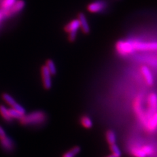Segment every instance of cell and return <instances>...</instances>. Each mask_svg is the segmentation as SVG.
<instances>
[{
  "label": "cell",
  "mask_w": 157,
  "mask_h": 157,
  "mask_svg": "<svg viewBox=\"0 0 157 157\" xmlns=\"http://www.w3.org/2000/svg\"><path fill=\"white\" fill-rule=\"evenodd\" d=\"M80 122L81 125L86 129H90L93 126V122L90 118L87 115H83L81 117Z\"/></svg>",
  "instance_id": "cell-13"
},
{
  "label": "cell",
  "mask_w": 157,
  "mask_h": 157,
  "mask_svg": "<svg viewBox=\"0 0 157 157\" xmlns=\"http://www.w3.org/2000/svg\"><path fill=\"white\" fill-rule=\"evenodd\" d=\"M80 28V24L78 20H73L67 24L65 27V30L69 33V39L71 41H73L75 39L78 29Z\"/></svg>",
  "instance_id": "cell-5"
},
{
  "label": "cell",
  "mask_w": 157,
  "mask_h": 157,
  "mask_svg": "<svg viewBox=\"0 0 157 157\" xmlns=\"http://www.w3.org/2000/svg\"><path fill=\"white\" fill-rule=\"evenodd\" d=\"M0 23H1V22H0Z\"/></svg>",
  "instance_id": "cell-23"
},
{
  "label": "cell",
  "mask_w": 157,
  "mask_h": 157,
  "mask_svg": "<svg viewBox=\"0 0 157 157\" xmlns=\"http://www.w3.org/2000/svg\"><path fill=\"white\" fill-rule=\"evenodd\" d=\"M148 110L145 113V122L147 131L153 132L157 129V94L152 93L147 99Z\"/></svg>",
  "instance_id": "cell-1"
},
{
  "label": "cell",
  "mask_w": 157,
  "mask_h": 157,
  "mask_svg": "<svg viewBox=\"0 0 157 157\" xmlns=\"http://www.w3.org/2000/svg\"><path fill=\"white\" fill-rule=\"evenodd\" d=\"M105 8V3L103 2H95L88 6V10L91 13H98Z\"/></svg>",
  "instance_id": "cell-11"
},
{
  "label": "cell",
  "mask_w": 157,
  "mask_h": 157,
  "mask_svg": "<svg viewBox=\"0 0 157 157\" xmlns=\"http://www.w3.org/2000/svg\"><path fill=\"white\" fill-rule=\"evenodd\" d=\"M109 149L112 152V154H114L119 157L121 156V151L116 144L109 145Z\"/></svg>",
  "instance_id": "cell-19"
},
{
  "label": "cell",
  "mask_w": 157,
  "mask_h": 157,
  "mask_svg": "<svg viewBox=\"0 0 157 157\" xmlns=\"http://www.w3.org/2000/svg\"><path fill=\"white\" fill-rule=\"evenodd\" d=\"M17 0H2L0 2V9H8L11 7Z\"/></svg>",
  "instance_id": "cell-17"
},
{
  "label": "cell",
  "mask_w": 157,
  "mask_h": 157,
  "mask_svg": "<svg viewBox=\"0 0 157 157\" xmlns=\"http://www.w3.org/2000/svg\"><path fill=\"white\" fill-rule=\"evenodd\" d=\"M0 147L6 153H11L15 148V144L12 138L6 136L0 140Z\"/></svg>",
  "instance_id": "cell-7"
},
{
  "label": "cell",
  "mask_w": 157,
  "mask_h": 157,
  "mask_svg": "<svg viewBox=\"0 0 157 157\" xmlns=\"http://www.w3.org/2000/svg\"><path fill=\"white\" fill-rule=\"evenodd\" d=\"M141 71L147 84L149 86L153 85L154 82V78L149 69L146 66H143L141 69Z\"/></svg>",
  "instance_id": "cell-9"
},
{
  "label": "cell",
  "mask_w": 157,
  "mask_h": 157,
  "mask_svg": "<svg viewBox=\"0 0 157 157\" xmlns=\"http://www.w3.org/2000/svg\"><path fill=\"white\" fill-rule=\"evenodd\" d=\"M47 116L43 111H34L29 113L24 114L21 119L20 123L25 126H36L43 124L47 121Z\"/></svg>",
  "instance_id": "cell-2"
},
{
  "label": "cell",
  "mask_w": 157,
  "mask_h": 157,
  "mask_svg": "<svg viewBox=\"0 0 157 157\" xmlns=\"http://www.w3.org/2000/svg\"><path fill=\"white\" fill-rule=\"evenodd\" d=\"M8 110H9V115L13 119H16L20 120L24 115L23 114L21 113H20L18 111L13 109V108H11V109H9Z\"/></svg>",
  "instance_id": "cell-18"
},
{
  "label": "cell",
  "mask_w": 157,
  "mask_h": 157,
  "mask_svg": "<svg viewBox=\"0 0 157 157\" xmlns=\"http://www.w3.org/2000/svg\"><path fill=\"white\" fill-rule=\"evenodd\" d=\"M2 98L7 104H9L10 106H11V107L13 108V109L18 111L23 115L26 114V111L24 109V108L19 104H18V103L14 100V98L10 96L9 94H7V93H3L2 94Z\"/></svg>",
  "instance_id": "cell-6"
},
{
  "label": "cell",
  "mask_w": 157,
  "mask_h": 157,
  "mask_svg": "<svg viewBox=\"0 0 157 157\" xmlns=\"http://www.w3.org/2000/svg\"><path fill=\"white\" fill-rule=\"evenodd\" d=\"M78 20L80 24V28L82 29V32L85 33H89L90 27H89V25H88L87 19L85 16V14L83 13L78 14Z\"/></svg>",
  "instance_id": "cell-10"
},
{
  "label": "cell",
  "mask_w": 157,
  "mask_h": 157,
  "mask_svg": "<svg viewBox=\"0 0 157 157\" xmlns=\"http://www.w3.org/2000/svg\"><path fill=\"white\" fill-rule=\"evenodd\" d=\"M41 76L43 79V85L44 88L46 90L51 89L52 87V79H51V74L49 72L47 66L45 65L41 67Z\"/></svg>",
  "instance_id": "cell-8"
},
{
  "label": "cell",
  "mask_w": 157,
  "mask_h": 157,
  "mask_svg": "<svg viewBox=\"0 0 157 157\" xmlns=\"http://www.w3.org/2000/svg\"><path fill=\"white\" fill-rule=\"evenodd\" d=\"M3 18V16H2V14L1 13H0V22L2 21Z\"/></svg>",
  "instance_id": "cell-22"
},
{
  "label": "cell",
  "mask_w": 157,
  "mask_h": 157,
  "mask_svg": "<svg viewBox=\"0 0 157 157\" xmlns=\"http://www.w3.org/2000/svg\"><path fill=\"white\" fill-rule=\"evenodd\" d=\"M45 66H47L48 70L49 71V72L51 73V74L52 75H56V71H57L55 63V62H54L53 60H50V59H49V60H47Z\"/></svg>",
  "instance_id": "cell-16"
},
{
  "label": "cell",
  "mask_w": 157,
  "mask_h": 157,
  "mask_svg": "<svg viewBox=\"0 0 157 157\" xmlns=\"http://www.w3.org/2000/svg\"><path fill=\"white\" fill-rule=\"evenodd\" d=\"M105 138H106L107 142L109 145L116 144L117 138H116V134L114 132V131H113L111 130H107L105 133Z\"/></svg>",
  "instance_id": "cell-14"
},
{
  "label": "cell",
  "mask_w": 157,
  "mask_h": 157,
  "mask_svg": "<svg viewBox=\"0 0 157 157\" xmlns=\"http://www.w3.org/2000/svg\"><path fill=\"white\" fill-rule=\"evenodd\" d=\"M134 51H156L157 42H140L132 41Z\"/></svg>",
  "instance_id": "cell-3"
},
{
  "label": "cell",
  "mask_w": 157,
  "mask_h": 157,
  "mask_svg": "<svg viewBox=\"0 0 157 157\" xmlns=\"http://www.w3.org/2000/svg\"><path fill=\"white\" fill-rule=\"evenodd\" d=\"M105 157H119V156H117V155H114V154H111V155H108V156H105Z\"/></svg>",
  "instance_id": "cell-21"
},
{
  "label": "cell",
  "mask_w": 157,
  "mask_h": 157,
  "mask_svg": "<svg viewBox=\"0 0 157 157\" xmlns=\"http://www.w3.org/2000/svg\"><path fill=\"white\" fill-rule=\"evenodd\" d=\"M7 136L6 133L5 132V130H3V128L0 126V140L3 138V137H5Z\"/></svg>",
  "instance_id": "cell-20"
},
{
  "label": "cell",
  "mask_w": 157,
  "mask_h": 157,
  "mask_svg": "<svg viewBox=\"0 0 157 157\" xmlns=\"http://www.w3.org/2000/svg\"><path fill=\"white\" fill-rule=\"evenodd\" d=\"M0 115L3 119L7 122H12L13 119L9 115L8 109L3 105H0Z\"/></svg>",
  "instance_id": "cell-12"
},
{
  "label": "cell",
  "mask_w": 157,
  "mask_h": 157,
  "mask_svg": "<svg viewBox=\"0 0 157 157\" xmlns=\"http://www.w3.org/2000/svg\"><path fill=\"white\" fill-rule=\"evenodd\" d=\"M116 49L120 55H126L134 52L132 41H120L116 44Z\"/></svg>",
  "instance_id": "cell-4"
},
{
  "label": "cell",
  "mask_w": 157,
  "mask_h": 157,
  "mask_svg": "<svg viewBox=\"0 0 157 157\" xmlns=\"http://www.w3.org/2000/svg\"><path fill=\"white\" fill-rule=\"evenodd\" d=\"M81 152L80 147H74L72 149L69 150L66 153L63 155L62 157H75L77 155H78Z\"/></svg>",
  "instance_id": "cell-15"
}]
</instances>
